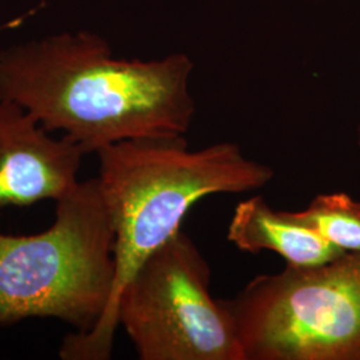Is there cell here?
Returning a JSON list of instances; mask_svg holds the SVG:
<instances>
[{
    "label": "cell",
    "instance_id": "6da1fadb",
    "mask_svg": "<svg viewBox=\"0 0 360 360\" xmlns=\"http://www.w3.org/2000/svg\"><path fill=\"white\" fill-rule=\"evenodd\" d=\"M193 60L117 59L96 34L62 32L0 50V99L96 154L129 139L186 135L193 124Z\"/></svg>",
    "mask_w": 360,
    "mask_h": 360
},
{
    "label": "cell",
    "instance_id": "7a4b0ae2",
    "mask_svg": "<svg viewBox=\"0 0 360 360\" xmlns=\"http://www.w3.org/2000/svg\"><path fill=\"white\" fill-rule=\"evenodd\" d=\"M96 155L98 181L114 230L115 282L96 326L63 339V360L111 358L122 290L143 262L181 230L198 202L220 193L257 191L275 175L270 166L247 158L236 143L190 150L186 135L129 139Z\"/></svg>",
    "mask_w": 360,
    "mask_h": 360
},
{
    "label": "cell",
    "instance_id": "3957f363",
    "mask_svg": "<svg viewBox=\"0 0 360 360\" xmlns=\"http://www.w3.org/2000/svg\"><path fill=\"white\" fill-rule=\"evenodd\" d=\"M114 282V230L98 178L79 181L56 202L46 231L0 232V327L49 318L89 333Z\"/></svg>",
    "mask_w": 360,
    "mask_h": 360
},
{
    "label": "cell",
    "instance_id": "277c9868",
    "mask_svg": "<svg viewBox=\"0 0 360 360\" xmlns=\"http://www.w3.org/2000/svg\"><path fill=\"white\" fill-rule=\"evenodd\" d=\"M245 360H360V254L254 278L231 299Z\"/></svg>",
    "mask_w": 360,
    "mask_h": 360
},
{
    "label": "cell",
    "instance_id": "5b68a950",
    "mask_svg": "<svg viewBox=\"0 0 360 360\" xmlns=\"http://www.w3.org/2000/svg\"><path fill=\"white\" fill-rule=\"evenodd\" d=\"M210 283L206 257L181 230L143 262L116 304L139 359L245 360L231 312Z\"/></svg>",
    "mask_w": 360,
    "mask_h": 360
},
{
    "label": "cell",
    "instance_id": "8992f818",
    "mask_svg": "<svg viewBox=\"0 0 360 360\" xmlns=\"http://www.w3.org/2000/svg\"><path fill=\"white\" fill-rule=\"evenodd\" d=\"M83 155L72 139L52 138L23 107L0 99V208L65 198L79 184Z\"/></svg>",
    "mask_w": 360,
    "mask_h": 360
},
{
    "label": "cell",
    "instance_id": "52a82bcc",
    "mask_svg": "<svg viewBox=\"0 0 360 360\" xmlns=\"http://www.w3.org/2000/svg\"><path fill=\"white\" fill-rule=\"evenodd\" d=\"M227 240L250 254L275 252L291 267L319 266L346 254L300 221L294 212L276 211L257 195L235 207Z\"/></svg>",
    "mask_w": 360,
    "mask_h": 360
},
{
    "label": "cell",
    "instance_id": "ba28073f",
    "mask_svg": "<svg viewBox=\"0 0 360 360\" xmlns=\"http://www.w3.org/2000/svg\"><path fill=\"white\" fill-rule=\"evenodd\" d=\"M294 214L338 250L360 254V202L348 193H319Z\"/></svg>",
    "mask_w": 360,
    "mask_h": 360
},
{
    "label": "cell",
    "instance_id": "9c48e42d",
    "mask_svg": "<svg viewBox=\"0 0 360 360\" xmlns=\"http://www.w3.org/2000/svg\"><path fill=\"white\" fill-rule=\"evenodd\" d=\"M31 13H25V15H22V16H19V18L13 19V20H10V22H7V23L1 25V26H0V32L7 31V30H11V28H16V27L22 26V25H23V22L26 20L27 16H30Z\"/></svg>",
    "mask_w": 360,
    "mask_h": 360
},
{
    "label": "cell",
    "instance_id": "30bf717a",
    "mask_svg": "<svg viewBox=\"0 0 360 360\" xmlns=\"http://www.w3.org/2000/svg\"><path fill=\"white\" fill-rule=\"evenodd\" d=\"M358 144H359V147H360V122H359V126H358Z\"/></svg>",
    "mask_w": 360,
    "mask_h": 360
}]
</instances>
